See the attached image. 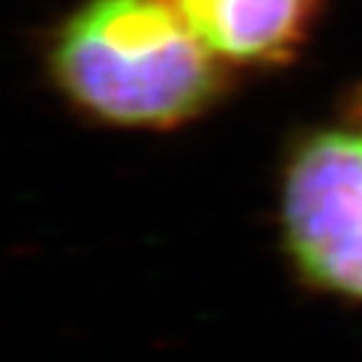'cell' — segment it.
Wrapping results in <instances>:
<instances>
[{
	"label": "cell",
	"mask_w": 362,
	"mask_h": 362,
	"mask_svg": "<svg viewBox=\"0 0 362 362\" xmlns=\"http://www.w3.org/2000/svg\"><path fill=\"white\" fill-rule=\"evenodd\" d=\"M58 83L111 124L171 126L219 90L214 53L164 0H90L53 48Z\"/></svg>",
	"instance_id": "obj_1"
},
{
	"label": "cell",
	"mask_w": 362,
	"mask_h": 362,
	"mask_svg": "<svg viewBox=\"0 0 362 362\" xmlns=\"http://www.w3.org/2000/svg\"><path fill=\"white\" fill-rule=\"evenodd\" d=\"M284 247L302 277L362 302V136L325 131L284 174Z\"/></svg>",
	"instance_id": "obj_2"
},
{
	"label": "cell",
	"mask_w": 362,
	"mask_h": 362,
	"mask_svg": "<svg viewBox=\"0 0 362 362\" xmlns=\"http://www.w3.org/2000/svg\"><path fill=\"white\" fill-rule=\"evenodd\" d=\"M214 56L279 61L300 45L320 0H171Z\"/></svg>",
	"instance_id": "obj_3"
}]
</instances>
